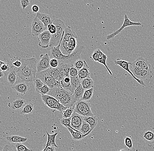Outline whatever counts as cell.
Here are the masks:
<instances>
[{
  "mask_svg": "<svg viewBox=\"0 0 154 151\" xmlns=\"http://www.w3.org/2000/svg\"><path fill=\"white\" fill-rule=\"evenodd\" d=\"M22 65L17 69L18 77L25 82H33L37 73V61L35 57L22 59Z\"/></svg>",
  "mask_w": 154,
  "mask_h": 151,
  "instance_id": "1",
  "label": "cell"
},
{
  "mask_svg": "<svg viewBox=\"0 0 154 151\" xmlns=\"http://www.w3.org/2000/svg\"><path fill=\"white\" fill-rule=\"evenodd\" d=\"M63 33H64V32H63ZM63 34L60 43L57 46L52 47L49 55L52 58L57 59L59 63L71 64L73 65L74 62L76 61L77 59H80L81 55L83 51L84 47L82 46H77L75 51L71 54L67 55L63 54L60 49V45L63 39Z\"/></svg>",
  "mask_w": 154,
  "mask_h": 151,
  "instance_id": "2",
  "label": "cell"
},
{
  "mask_svg": "<svg viewBox=\"0 0 154 151\" xmlns=\"http://www.w3.org/2000/svg\"><path fill=\"white\" fill-rule=\"evenodd\" d=\"M53 24L56 27L57 31L54 34L51 35V38L49 45V47H57L59 45L63 35L64 29L67 27L64 22L60 19H54Z\"/></svg>",
  "mask_w": 154,
  "mask_h": 151,
  "instance_id": "3",
  "label": "cell"
},
{
  "mask_svg": "<svg viewBox=\"0 0 154 151\" xmlns=\"http://www.w3.org/2000/svg\"><path fill=\"white\" fill-rule=\"evenodd\" d=\"M41 99L43 103L53 110L62 112L67 108V107H65L60 103L57 99L51 95H42Z\"/></svg>",
  "mask_w": 154,
  "mask_h": 151,
  "instance_id": "4",
  "label": "cell"
},
{
  "mask_svg": "<svg viewBox=\"0 0 154 151\" xmlns=\"http://www.w3.org/2000/svg\"><path fill=\"white\" fill-rule=\"evenodd\" d=\"M84 117L94 115L91 110V105L88 101L79 100L75 104V112Z\"/></svg>",
  "mask_w": 154,
  "mask_h": 151,
  "instance_id": "5",
  "label": "cell"
},
{
  "mask_svg": "<svg viewBox=\"0 0 154 151\" xmlns=\"http://www.w3.org/2000/svg\"><path fill=\"white\" fill-rule=\"evenodd\" d=\"M36 77L41 80L44 84L48 85L51 89L60 85V82L50 75L47 70L37 73Z\"/></svg>",
  "mask_w": 154,
  "mask_h": 151,
  "instance_id": "6",
  "label": "cell"
},
{
  "mask_svg": "<svg viewBox=\"0 0 154 151\" xmlns=\"http://www.w3.org/2000/svg\"><path fill=\"white\" fill-rule=\"evenodd\" d=\"M130 70L137 78L143 81L144 80L146 81L150 80L152 77V71L141 69L134 66L132 63L130 65Z\"/></svg>",
  "mask_w": 154,
  "mask_h": 151,
  "instance_id": "7",
  "label": "cell"
},
{
  "mask_svg": "<svg viewBox=\"0 0 154 151\" xmlns=\"http://www.w3.org/2000/svg\"><path fill=\"white\" fill-rule=\"evenodd\" d=\"M142 25L140 22H134L131 21L127 14H125L124 17V21L123 25L120 29L114 32L107 35L106 37L107 40H110L114 38L116 35L120 34L125 28L132 26H140Z\"/></svg>",
  "mask_w": 154,
  "mask_h": 151,
  "instance_id": "8",
  "label": "cell"
},
{
  "mask_svg": "<svg viewBox=\"0 0 154 151\" xmlns=\"http://www.w3.org/2000/svg\"><path fill=\"white\" fill-rule=\"evenodd\" d=\"M48 30L44 24L35 16L31 25L32 34L33 36H38L43 32Z\"/></svg>",
  "mask_w": 154,
  "mask_h": 151,
  "instance_id": "9",
  "label": "cell"
},
{
  "mask_svg": "<svg viewBox=\"0 0 154 151\" xmlns=\"http://www.w3.org/2000/svg\"><path fill=\"white\" fill-rule=\"evenodd\" d=\"M14 66H11L8 71L4 73L8 84L12 87L17 83L18 77L17 70Z\"/></svg>",
  "mask_w": 154,
  "mask_h": 151,
  "instance_id": "10",
  "label": "cell"
},
{
  "mask_svg": "<svg viewBox=\"0 0 154 151\" xmlns=\"http://www.w3.org/2000/svg\"><path fill=\"white\" fill-rule=\"evenodd\" d=\"M114 64L115 65L120 66L121 68H123L124 70H125V71H127L129 74H130L132 77H133L135 80L138 83H139L141 85L143 86H145V84H144V82L143 81L140 80L137 78L135 77L134 75L133 74V73H132L131 70H130L129 66L131 64V62H130L125 61V60H121V59H116V60L114 61Z\"/></svg>",
  "mask_w": 154,
  "mask_h": 151,
  "instance_id": "11",
  "label": "cell"
},
{
  "mask_svg": "<svg viewBox=\"0 0 154 151\" xmlns=\"http://www.w3.org/2000/svg\"><path fill=\"white\" fill-rule=\"evenodd\" d=\"M51 58L50 55L48 54H41L40 55V60L37 62V73L41 71H46L49 67H51Z\"/></svg>",
  "mask_w": 154,
  "mask_h": 151,
  "instance_id": "12",
  "label": "cell"
},
{
  "mask_svg": "<svg viewBox=\"0 0 154 151\" xmlns=\"http://www.w3.org/2000/svg\"><path fill=\"white\" fill-rule=\"evenodd\" d=\"M38 37L39 40L38 45L39 47L42 48H48L49 47L51 38V34L49 31L43 32V33L38 35Z\"/></svg>",
  "mask_w": 154,
  "mask_h": 151,
  "instance_id": "13",
  "label": "cell"
},
{
  "mask_svg": "<svg viewBox=\"0 0 154 151\" xmlns=\"http://www.w3.org/2000/svg\"><path fill=\"white\" fill-rule=\"evenodd\" d=\"M69 92L60 85L51 89L48 95L52 96L59 101Z\"/></svg>",
  "mask_w": 154,
  "mask_h": 151,
  "instance_id": "14",
  "label": "cell"
},
{
  "mask_svg": "<svg viewBox=\"0 0 154 151\" xmlns=\"http://www.w3.org/2000/svg\"><path fill=\"white\" fill-rule=\"evenodd\" d=\"M142 137L144 142L149 146L154 144V128H149L145 129L142 132Z\"/></svg>",
  "mask_w": 154,
  "mask_h": 151,
  "instance_id": "15",
  "label": "cell"
},
{
  "mask_svg": "<svg viewBox=\"0 0 154 151\" xmlns=\"http://www.w3.org/2000/svg\"><path fill=\"white\" fill-rule=\"evenodd\" d=\"M84 117L79 113L74 112L71 117V126L75 129L80 131L82 124L83 122Z\"/></svg>",
  "mask_w": 154,
  "mask_h": 151,
  "instance_id": "16",
  "label": "cell"
},
{
  "mask_svg": "<svg viewBox=\"0 0 154 151\" xmlns=\"http://www.w3.org/2000/svg\"><path fill=\"white\" fill-rule=\"evenodd\" d=\"M132 64L137 67L141 68V69L148 70L149 71H152L151 70L152 65H151V63L148 60L143 58L142 57H139L137 58L134 62H132Z\"/></svg>",
  "mask_w": 154,
  "mask_h": 151,
  "instance_id": "17",
  "label": "cell"
},
{
  "mask_svg": "<svg viewBox=\"0 0 154 151\" xmlns=\"http://www.w3.org/2000/svg\"><path fill=\"white\" fill-rule=\"evenodd\" d=\"M73 65V64H71L59 63V66H58L59 69V82L66 77H69L70 68Z\"/></svg>",
  "mask_w": 154,
  "mask_h": 151,
  "instance_id": "18",
  "label": "cell"
},
{
  "mask_svg": "<svg viewBox=\"0 0 154 151\" xmlns=\"http://www.w3.org/2000/svg\"><path fill=\"white\" fill-rule=\"evenodd\" d=\"M12 88L16 92L22 95L26 94L29 90V85L25 82L17 83Z\"/></svg>",
  "mask_w": 154,
  "mask_h": 151,
  "instance_id": "19",
  "label": "cell"
},
{
  "mask_svg": "<svg viewBox=\"0 0 154 151\" xmlns=\"http://www.w3.org/2000/svg\"><path fill=\"white\" fill-rule=\"evenodd\" d=\"M36 17H37L42 23L44 24V26L47 28L49 24L53 23L54 20L52 17L48 14H44V13H37L36 14Z\"/></svg>",
  "mask_w": 154,
  "mask_h": 151,
  "instance_id": "20",
  "label": "cell"
},
{
  "mask_svg": "<svg viewBox=\"0 0 154 151\" xmlns=\"http://www.w3.org/2000/svg\"><path fill=\"white\" fill-rule=\"evenodd\" d=\"M96 50V52H97V54H98V57H99V61H98V62H99V63L103 64V65L105 66L106 69L108 71L109 74H110V75H112V72H111L110 69H109V67H108V66H107L106 62L107 56L100 49H97Z\"/></svg>",
  "mask_w": 154,
  "mask_h": 151,
  "instance_id": "21",
  "label": "cell"
},
{
  "mask_svg": "<svg viewBox=\"0 0 154 151\" xmlns=\"http://www.w3.org/2000/svg\"><path fill=\"white\" fill-rule=\"evenodd\" d=\"M25 100L24 99L19 98L14 100L8 104V107L14 110H20L23 108L25 104Z\"/></svg>",
  "mask_w": 154,
  "mask_h": 151,
  "instance_id": "22",
  "label": "cell"
},
{
  "mask_svg": "<svg viewBox=\"0 0 154 151\" xmlns=\"http://www.w3.org/2000/svg\"><path fill=\"white\" fill-rule=\"evenodd\" d=\"M5 139L8 142L10 143H22L26 142L27 140V138L17 135H11L7 136L5 137Z\"/></svg>",
  "mask_w": 154,
  "mask_h": 151,
  "instance_id": "23",
  "label": "cell"
},
{
  "mask_svg": "<svg viewBox=\"0 0 154 151\" xmlns=\"http://www.w3.org/2000/svg\"><path fill=\"white\" fill-rule=\"evenodd\" d=\"M77 38L78 36L75 32L74 31L72 30L71 27H67L64 29L63 40L69 42L71 38Z\"/></svg>",
  "mask_w": 154,
  "mask_h": 151,
  "instance_id": "24",
  "label": "cell"
},
{
  "mask_svg": "<svg viewBox=\"0 0 154 151\" xmlns=\"http://www.w3.org/2000/svg\"><path fill=\"white\" fill-rule=\"evenodd\" d=\"M90 73L89 71V67L87 63L85 64L82 69L79 71L78 77L81 80L90 77Z\"/></svg>",
  "mask_w": 154,
  "mask_h": 151,
  "instance_id": "25",
  "label": "cell"
},
{
  "mask_svg": "<svg viewBox=\"0 0 154 151\" xmlns=\"http://www.w3.org/2000/svg\"><path fill=\"white\" fill-rule=\"evenodd\" d=\"M60 83L63 88H64L67 91L73 93L72 87L71 85V78L70 77H66L62 80H60Z\"/></svg>",
  "mask_w": 154,
  "mask_h": 151,
  "instance_id": "26",
  "label": "cell"
},
{
  "mask_svg": "<svg viewBox=\"0 0 154 151\" xmlns=\"http://www.w3.org/2000/svg\"><path fill=\"white\" fill-rule=\"evenodd\" d=\"M46 133L48 134V142H47V143L46 144V146H45V149L50 146L58 148L57 145L55 142L56 137L57 135V133H56L52 134H50L47 131H46Z\"/></svg>",
  "mask_w": 154,
  "mask_h": 151,
  "instance_id": "27",
  "label": "cell"
},
{
  "mask_svg": "<svg viewBox=\"0 0 154 151\" xmlns=\"http://www.w3.org/2000/svg\"><path fill=\"white\" fill-rule=\"evenodd\" d=\"M98 118L95 115L84 117V121H85L90 125L91 131L97 126L98 124Z\"/></svg>",
  "mask_w": 154,
  "mask_h": 151,
  "instance_id": "28",
  "label": "cell"
},
{
  "mask_svg": "<svg viewBox=\"0 0 154 151\" xmlns=\"http://www.w3.org/2000/svg\"><path fill=\"white\" fill-rule=\"evenodd\" d=\"M81 84L85 90H88L93 88L94 81L91 77L87 78L81 80Z\"/></svg>",
  "mask_w": 154,
  "mask_h": 151,
  "instance_id": "29",
  "label": "cell"
},
{
  "mask_svg": "<svg viewBox=\"0 0 154 151\" xmlns=\"http://www.w3.org/2000/svg\"><path fill=\"white\" fill-rule=\"evenodd\" d=\"M67 128L72 135L73 140H76V141H80V140H81L84 138L88 135L87 134L84 135L81 132L75 131L71 128L67 127Z\"/></svg>",
  "mask_w": 154,
  "mask_h": 151,
  "instance_id": "30",
  "label": "cell"
},
{
  "mask_svg": "<svg viewBox=\"0 0 154 151\" xmlns=\"http://www.w3.org/2000/svg\"><path fill=\"white\" fill-rule=\"evenodd\" d=\"M85 90L83 88L81 84H80L79 86L77 87L74 90L73 95H74V97H75V99L77 101H78L79 100L82 99Z\"/></svg>",
  "mask_w": 154,
  "mask_h": 151,
  "instance_id": "31",
  "label": "cell"
},
{
  "mask_svg": "<svg viewBox=\"0 0 154 151\" xmlns=\"http://www.w3.org/2000/svg\"><path fill=\"white\" fill-rule=\"evenodd\" d=\"M47 71H48V74L56 80H57L59 81L60 73L58 67H56V68H53L51 66L48 69H47Z\"/></svg>",
  "mask_w": 154,
  "mask_h": 151,
  "instance_id": "32",
  "label": "cell"
},
{
  "mask_svg": "<svg viewBox=\"0 0 154 151\" xmlns=\"http://www.w3.org/2000/svg\"><path fill=\"white\" fill-rule=\"evenodd\" d=\"M77 47V38H72L69 41L68 48V54H71L75 51Z\"/></svg>",
  "mask_w": 154,
  "mask_h": 151,
  "instance_id": "33",
  "label": "cell"
},
{
  "mask_svg": "<svg viewBox=\"0 0 154 151\" xmlns=\"http://www.w3.org/2000/svg\"><path fill=\"white\" fill-rule=\"evenodd\" d=\"M34 110L33 104L28 103L25 104L22 109L21 113L22 114H29L32 113Z\"/></svg>",
  "mask_w": 154,
  "mask_h": 151,
  "instance_id": "34",
  "label": "cell"
},
{
  "mask_svg": "<svg viewBox=\"0 0 154 151\" xmlns=\"http://www.w3.org/2000/svg\"><path fill=\"white\" fill-rule=\"evenodd\" d=\"M80 131L84 135L87 134L88 135L91 132V128H90L89 124L85 121H84L80 129Z\"/></svg>",
  "mask_w": 154,
  "mask_h": 151,
  "instance_id": "35",
  "label": "cell"
},
{
  "mask_svg": "<svg viewBox=\"0 0 154 151\" xmlns=\"http://www.w3.org/2000/svg\"><path fill=\"white\" fill-rule=\"evenodd\" d=\"M75 104L73 107H68L65 110L61 112L62 113L63 118H70L72 117L73 113L75 112Z\"/></svg>",
  "mask_w": 154,
  "mask_h": 151,
  "instance_id": "36",
  "label": "cell"
},
{
  "mask_svg": "<svg viewBox=\"0 0 154 151\" xmlns=\"http://www.w3.org/2000/svg\"><path fill=\"white\" fill-rule=\"evenodd\" d=\"M93 92H94V88H93L85 90L83 96L81 100L88 101L91 99L93 96Z\"/></svg>",
  "mask_w": 154,
  "mask_h": 151,
  "instance_id": "37",
  "label": "cell"
},
{
  "mask_svg": "<svg viewBox=\"0 0 154 151\" xmlns=\"http://www.w3.org/2000/svg\"><path fill=\"white\" fill-rule=\"evenodd\" d=\"M71 78V85L72 87V91L74 93L75 89L79 86L81 84V80L79 78V77H70Z\"/></svg>",
  "mask_w": 154,
  "mask_h": 151,
  "instance_id": "38",
  "label": "cell"
},
{
  "mask_svg": "<svg viewBox=\"0 0 154 151\" xmlns=\"http://www.w3.org/2000/svg\"><path fill=\"white\" fill-rule=\"evenodd\" d=\"M60 123H61V125H62L63 126L65 127L66 128L67 127L71 128L74 130L75 131H77V132H81L80 131H79L75 129V128L72 127L71 125V118H63L62 119H60Z\"/></svg>",
  "mask_w": 154,
  "mask_h": 151,
  "instance_id": "39",
  "label": "cell"
},
{
  "mask_svg": "<svg viewBox=\"0 0 154 151\" xmlns=\"http://www.w3.org/2000/svg\"><path fill=\"white\" fill-rule=\"evenodd\" d=\"M86 63L87 62L85 60H83L81 59H79L74 62L73 66L79 71L85 66Z\"/></svg>",
  "mask_w": 154,
  "mask_h": 151,
  "instance_id": "40",
  "label": "cell"
},
{
  "mask_svg": "<svg viewBox=\"0 0 154 151\" xmlns=\"http://www.w3.org/2000/svg\"><path fill=\"white\" fill-rule=\"evenodd\" d=\"M51 90V88L48 85L44 84L42 87L36 91V92L38 94H41L42 95H48Z\"/></svg>",
  "mask_w": 154,
  "mask_h": 151,
  "instance_id": "41",
  "label": "cell"
},
{
  "mask_svg": "<svg viewBox=\"0 0 154 151\" xmlns=\"http://www.w3.org/2000/svg\"><path fill=\"white\" fill-rule=\"evenodd\" d=\"M33 83L36 92L41 87H42L44 84L41 80L36 77H35Z\"/></svg>",
  "mask_w": 154,
  "mask_h": 151,
  "instance_id": "42",
  "label": "cell"
},
{
  "mask_svg": "<svg viewBox=\"0 0 154 151\" xmlns=\"http://www.w3.org/2000/svg\"><path fill=\"white\" fill-rule=\"evenodd\" d=\"M14 146L17 151H32V149H29L22 143H15Z\"/></svg>",
  "mask_w": 154,
  "mask_h": 151,
  "instance_id": "43",
  "label": "cell"
},
{
  "mask_svg": "<svg viewBox=\"0 0 154 151\" xmlns=\"http://www.w3.org/2000/svg\"><path fill=\"white\" fill-rule=\"evenodd\" d=\"M124 142L125 146L128 148L130 149H132L133 147V142L131 139L130 137L126 136L124 138Z\"/></svg>",
  "mask_w": 154,
  "mask_h": 151,
  "instance_id": "44",
  "label": "cell"
},
{
  "mask_svg": "<svg viewBox=\"0 0 154 151\" xmlns=\"http://www.w3.org/2000/svg\"><path fill=\"white\" fill-rule=\"evenodd\" d=\"M79 71L73 65L70 68V72H69V77H75L78 76Z\"/></svg>",
  "mask_w": 154,
  "mask_h": 151,
  "instance_id": "45",
  "label": "cell"
},
{
  "mask_svg": "<svg viewBox=\"0 0 154 151\" xmlns=\"http://www.w3.org/2000/svg\"><path fill=\"white\" fill-rule=\"evenodd\" d=\"M48 30L51 34H54L57 31L56 27L53 23L49 24L48 26Z\"/></svg>",
  "mask_w": 154,
  "mask_h": 151,
  "instance_id": "46",
  "label": "cell"
},
{
  "mask_svg": "<svg viewBox=\"0 0 154 151\" xmlns=\"http://www.w3.org/2000/svg\"><path fill=\"white\" fill-rule=\"evenodd\" d=\"M2 151H17V150L14 145L8 144V145H5Z\"/></svg>",
  "mask_w": 154,
  "mask_h": 151,
  "instance_id": "47",
  "label": "cell"
},
{
  "mask_svg": "<svg viewBox=\"0 0 154 151\" xmlns=\"http://www.w3.org/2000/svg\"><path fill=\"white\" fill-rule=\"evenodd\" d=\"M30 0H20V5L23 9L25 10L26 8L30 5Z\"/></svg>",
  "mask_w": 154,
  "mask_h": 151,
  "instance_id": "48",
  "label": "cell"
},
{
  "mask_svg": "<svg viewBox=\"0 0 154 151\" xmlns=\"http://www.w3.org/2000/svg\"><path fill=\"white\" fill-rule=\"evenodd\" d=\"M50 64H51V67L53 68H56L59 66V62L57 59H56L52 58L51 59V62H50Z\"/></svg>",
  "mask_w": 154,
  "mask_h": 151,
  "instance_id": "49",
  "label": "cell"
},
{
  "mask_svg": "<svg viewBox=\"0 0 154 151\" xmlns=\"http://www.w3.org/2000/svg\"><path fill=\"white\" fill-rule=\"evenodd\" d=\"M90 58L93 61L98 62L99 57H98V54H97L96 50L94 51L91 56L90 57Z\"/></svg>",
  "mask_w": 154,
  "mask_h": 151,
  "instance_id": "50",
  "label": "cell"
},
{
  "mask_svg": "<svg viewBox=\"0 0 154 151\" xmlns=\"http://www.w3.org/2000/svg\"><path fill=\"white\" fill-rule=\"evenodd\" d=\"M0 66H1V71H2L4 73L8 71L10 68L9 65L6 63H5L4 64Z\"/></svg>",
  "mask_w": 154,
  "mask_h": 151,
  "instance_id": "51",
  "label": "cell"
},
{
  "mask_svg": "<svg viewBox=\"0 0 154 151\" xmlns=\"http://www.w3.org/2000/svg\"><path fill=\"white\" fill-rule=\"evenodd\" d=\"M39 10V7L36 5H33L32 7V13L34 14H36V13H38Z\"/></svg>",
  "mask_w": 154,
  "mask_h": 151,
  "instance_id": "52",
  "label": "cell"
},
{
  "mask_svg": "<svg viewBox=\"0 0 154 151\" xmlns=\"http://www.w3.org/2000/svg\"><path fill=\"white\" fill-rule=\"evenodd\" d=\"M12 64H13V66L18 68H19V67L21 66V65H22V62H21V61L17 60L15 62H13Z\"/></svg>",
  "mask_w": 154,
  "mask_h": 151,
  "instance_id": "53",
  "label": "cell"
},
{
  "mask_svg": "<svg viewBox=\"0 0 154 151\" xmlns=\"http://www.w3.org/2000/svg\"><path fill=\"white\" fill-rule=\"evenodd\" d=\"M55 148L56 147L53 146L48 147L46 149H44V150L45 151H57Z\"/></svg>",
  "mask_w": 154,
  "mask_h": 151,
  "instance_id": "54",
  "label": "cell"
},
{
  "mask_svg": "<svg viewBox=\"0 0 154 151\" xmlns=\"http://www.w3.org/2000/svg\"><path fill=\"white\" fill-rule=\"evenodd\" d=\"M4 76V74L3 72L1 71V72H0V77H2Z\"/></svg>",
  "mask_w": 154,
  "mask_h": 151,
  "instance_id": "55",
  "label": "cell"
},
{
  "mask_svg": "<svg viewBox=\"0 0 154 151\" xmlns=\"http://www.w3.org/2000/svg\"><path fill=\"white\" fill-rule=\"evenodd\" d=\"M5 62H2V61H0V66H2V65L4 64Z\"/></svg>",
  "mask_w": 154,
  "mask_h": 151,
  "instance_id": "56",
  "label": "cell"
},
{
  "mask_svg": "<svg viewBox=\"0 0 154 151\" xmlns=\"http://www.w3.org/2000/svg\"><path fill=\"white\" fill-rule=\"evenodd\" d=\"M118 151H127L125 149H121L119 150Z\"/></svg>",
  "mask_w": 154,
  "mask_h": 151,
  "instance_id": "57",
  "label": "cell"
}]
</instances>
